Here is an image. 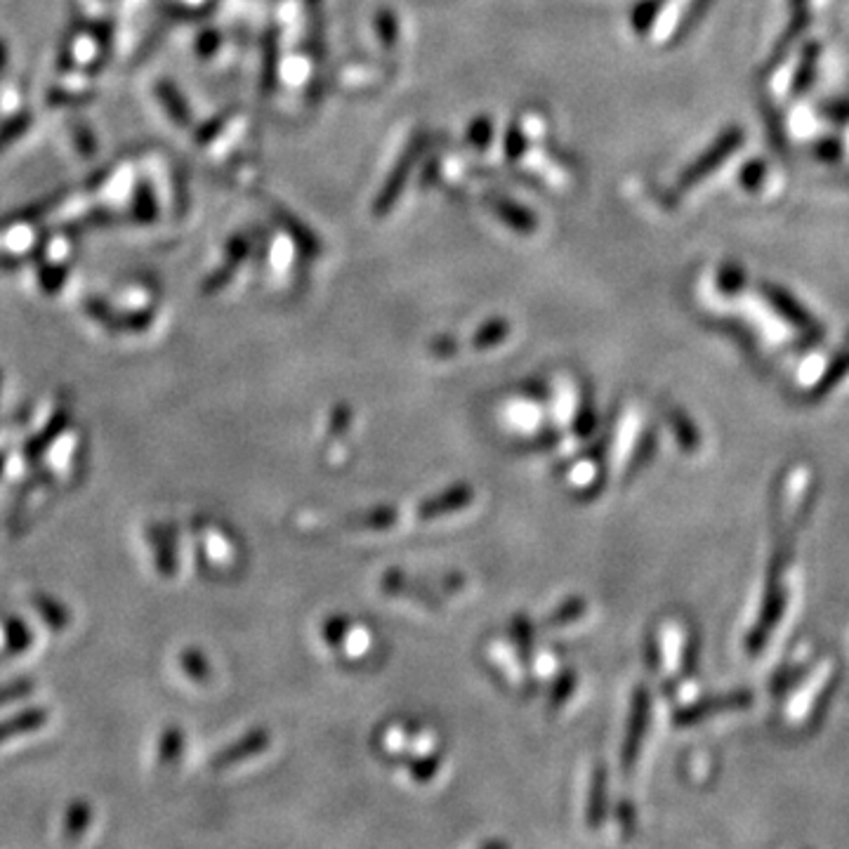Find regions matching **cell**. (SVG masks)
I'll list each match as a JSON object with an SVG mask.
<instances>
[{"label":"cell","mask_w":849,"mask_h":849,"mask_svg":"<svg viewBox=\"0 0 849 849\" xmlns=\"http://www.w3.org/2000/svg\"><path fill=\"white\" fill-rule=\"evenodd\" d=\"M647 724H649V691L644 687L635 689L633 696V708H631V720H627V732L621 745V767L623 770H633V764L640 755L644 734H647Z\"/></svg>","instance_id":"6da1fadb"},{"label":"cell","mask_w":849,"mask_h":849,"mask_svg":"<svg viewBox=\"0 0 849 849\" xmlns=\"http://www.w3.org/2000/svg\"><path fill=\"white\" fill-rule=\"evenodd\" d=\"M269 743H271V737H269L267 729H262V727L252 729V732H248L239 741H234L232 745H227V749L219 751L211 760V770H215V772L229 770V767H234V764H241L255 755H260L262 751L269 749Z\"/></svg>","instance_id":"7a4b0ae2"},{"label":"cell","mask_w":849,"mask_h":849,"mask_svg":"<svg viewBox=\"0 0 849 849\" xmlns=\"http://www.w3.org/2000/svg\"><path fill=\"white\" fill-rule=\"evenodd\" d=\"M472 501H474L472 486L455 484V486H449L444 494L422 501L418 505V509H416V515H418L420 522L441 519V517H449V515L461 513V509H465Z\"/></svg>","instance_id":"3957f363"},{"label":"cell","mask_w":849,"mask_h":849,"mask_svg":"<svg viewBox=\"0 0 849 849\" xmlns=\"http://www.w3.org/2000/svg\"><path fill=\"white\" fill-rule=\"evenodd\" d=\"M147 536L154 542V552H157V567L159 573L170 579V576L178 573V542H175V531H170L168 526L161 524H149L147 526Z\"/></svg>","instance_id":"277c9868"},{"label":"cell","mask_w":849,"mask_h":849,"mask_svg":"<svg viewBox=\"0 0 849 849\" xmlns=\"http://www.w3.org/2000/svg\"><path fill=\"white\" fill-rule=\"evenodd\" d=\"M47 718H50L47 708H41V706H33V708H26L22 712H17V716L0 722V743H6V741L17 739V737H22V734L39 732L41 727H45Z\"/></svg>","instance_id":"5b68a950"},{"label":"cell","mask_w":849,"mask_h":849,"mask_svg":"<svg viewBox=\"0 0 849 849\" xmlns=\"http://www.w3.org/2000/svg\"><path fill=\"white\" fill-rule=\"evenodd\" d=\"M606 764H598V767L592 770V778H590V800H588V826L592 830H598L604 819H606Z\"/></svg>","instance_id":"8992f818"},{"label":"cell","mask_w":849,"mask_h":849,"mask_svg":"<svg viewBox=\"0 0 849 849\" xmlns=\"http://www.w3.org/2000/svg\"><path fill=\"white\" fill-rule=\"evenodd\" d=\"M66 424H69V413H66L64 409L55 411V416L50 418V422L45 424V430L39 434L29 439L24 444V458L29 463H36L39 458L55 444V439L66 430Z\"/></svg>","instance_id":"52a82bcc"},{"label":"cell","mask_w":849,"mask_h":849,"mask_svg":"<svg viewBox=\"0 0 849 849\" xmlns=\"http://www.w3.org/2000/svg\"><path fill=\"white\" fill-rule=\"evenodd\" d=\"M399 522V513L395 507L383 505L373 507L368 513H356L345 519V526L352 531H387Z\"/></svg>","instance_id":"ba28073f"},{"label":"cell","mask_w":849,"mask_h":849,"mask_svg":"<svg viewBox=\"0 0 849 849\" xmlns=\"http://www.w3.org/2000/svg\"><path fill=\"white\" fill-rule=\"evenodd\" d=\"M380 590L385 594H393V598H416V600H422L428 602L430 606H437V598H432V594L428 590H422L420 585H416L409 576H406L404 571H397V569H389L387 573H383L380 579Z\"/></svg>","instance_id":"9c48e42d"},{"label":"cell","mask_w":849,"mask_h":849,"mask_svg":"<svg viewBox=\"0 0 849 849\" xmlns=\"http://www.w3.org/2000/svg\"><path fill=\"white\" fill-rule=\"evenodd\" d=\"M585 614H588V602L583 598H569L557 609H552V614H548L540 621V627L542 631H559V627H567L579 619H583Z\"/></svg>","instance_id":"30bf717a"},{"label":"cell","mask_w":849,"mask_h":849,"mask_svg":"<svg viewBox=\"0 0 849 849\" xmlns=\"http://www.w3.org/2000/svg\"><path fill=\"white\" fill-rule=\"evenodd\" d=\"M33 606H36V611L41 614V619L47 623L50 631L55 633H62L69 627V611H66L57 600L50 598V594H33Z\"/></svg>","instance_id":"8fae6325"},{"label":"cell","mask_w":849,"mask_h":849,"mask_svg":"<svg viewBox=\"0 0 849 849\" xmlns=\"http://www.w3.org/2000/svg\"><path fill=\"white\" fill-rule=\"evenodd\" d=\"M509 633H513V637L517 642V652H519V660L524 664V668L531 670V664H534V625H531V621L517 614L513 619V623H509Z\"/></svg>","instance_id":"7c38bea8"},{"label":"cell","mask_w":849,"mask_h":849,"mask_svg":"<svg viewBox=\"0 0 849 849\" xmlns=\"http://www.w3.org/2000/svg\"><path fill=\"white\" fill-rule=\"evenodd\" d=\"M90 805L76 800L66 809V819H64V838L66 840H78L83 836V830L90 824Z\"/></svg>","instance_id":"4fadbf2b"},{"label":"cell","mask_w":849,"mask_h":849,"mask_svg":"<svg viewBox=\"0 0 849 849\" xmlns=\"http://www.w3.org/2000/svg\"><path fill=\"white\" fill-rule=\"evenodd\" d=\"M182 749H184V734L180 727H165L163 729V737L159 741V760L161 764H175L182 755Z\"/></svg>","instance_id":"5bb4252c"},{"label":"cell","mask_w":849,"mask_h":849,"mask_svg":"<svg viewBox=\"0 0 849 849\" xmlns=\"http://www.w3.org/2000/svg\"><path fill=\"white\" fill-rule=\"evenodd\" d=\"M180 666H182V670H184L186 675H190V677L194 679V683H201V685H203V683H208L211 675H213L208 658L203 656L198 649H184V652L180 654Z\"/></svg>","instance_id":"9a60e30c"},{"label":"cell","mask_w":849,"mask_h":849,"mask_svg":"<svg viewBox=\"0 0 849 849\" xmlns=\"http://www.w3.org/2000/svg\"><path fill=\"white\" fill-rule=\"evenodd\" d=\"M573 689H576V670L567 668V670L559 673V677L555 679V685H552L550 696H548V710L555 712V710L562 708L571 699Z\"/></svg>","instance_id":"2e32d148"},{"label":"cell","mask_w":849,"mask_h":849,"mask_svg":"<svg viewBox=\"0 0 849 849\" xmlns=\"http://www.w3.org/2000/svg\"><path fill=\"white\" fill-rule=\"evenodd\" d=\"M6 642H8V649L12 654L26 652L33 642L29 625L22 619H8L6 621Z\"/></svg>","instance_id":"e0dca14e"},{"label":"cell","mask_w":849,"mask_h":849,"mask_svg":"<svg viewBox=\"0 0 849 849\" xmlns=\"http://www.w3.org/2000/svg\"><path fill=\"white\" fill-rule=\"evenodd\" d=\"M670 424H673V432H675L677 441H679V444H683L687 451H694L696 447H699V434H696L691 420H689L683 411L670 413Z\"/></svg>","instance_id":"ac0fdd59"},{"label":"cell","mask_w":849,"mask_h":849,"mask_svg":"<svg viewBox=\"0 0 849 849\" xmlns=\"http://www.w3.org/2000/svg\"><path fill=\"white\" fill-rule=\"evenodd\" d=\"M594 422H598V418H594L592 399H590V395H585V399H583L581 406H579V413H576V422H573L576 437L588 439V437L594 432Z\"/></svg>","instance_id":"d6986e66"},{"label":"cell","mask_w":849,"mask_h":849,"mask_svg":"<svg viewBox=\"0 0 849 849\" xmlns=\"http://www.w3.org/2000/svg\"><path fill=\"white\" fill-rule=\"evenodd\" d=\"M31 694H33V683H31V679H14V683L0 687V706L22 701V699H26V696H31Z\"/></svg>","instance_id":"ffe728a7"},{"label":"cell","mask_w":849,"mask_h":849,"mask_svg":"<svg viewBox=\"0 0 849 849\" xmlns=\"http://www.w3.org/2000/svg\"><path fill=\"white\" fill-rule=\"evenodd\" d=\"M350 631V619L347 616H331L324 623V640L331 644V647H340L343 644L345 635Z\"/></svg>","instance_id":"44dd1931"},{"label":"cell","mask_w":849,"mask_h":849,"mask_svg":"<svg viewBox=\"0 0 849 849\" xmlns=\"http://www.w3.org/2000/svg\"><path fill=\"white\" fill-rule=\"evenodd\" d=\"M350 422H352V409L347 404H337L331 413V420H329L331 437H343L350 428Z\"/></svg>","instance_id":"7402d4cb"},{"label":"cell","mask_w":849,"mask_h":849,"mask_svg":"<svg viewBox=\"0 0 849 849\" xmlns=\"http://www.w3.org/2000/svg\"><path fill=\"white\" fill-rule=\"evenodd\" d=\"M505 333H507V326L505 324H488L486 329H482L480 333H477V337H474V347H477V350H486V347H494V345H498L501 343V340L505 337Z\"/></svg>","instance_id":"603a6c76"},{"label":"cell","mask_w":849,"mask_h":849,"mask_svg":"<svg viewBox=\"0 0 849 849\" xmlns=\"http://www.w3.org/2000/svg\"><path fill=\"white\" fill-rule=\"evenodd\" d=\"M654 447H656V437L652 432H647V434L642 437L640 447L635 449V455L631 458V465H627V472H635L640 465L647 463L649 458H652V453H654Z\"/></svg>","instance_id":"cb8c5ba5"},{"label":"cell","mask_w":849,"mask_h":849,"mask_svg":"<svg viewBox=\"0 0 849 849\" xmlns=\"http://www.w3.org/2000/svg\"><path fill=\"white\" fill-rule=\"evenodd\" d=\"M439 764H441V757H439V755L422 757V760H418V762L413 764V767H411V776H413L416 781H420V784H424V781H430V778L437 774Z\"/></svg>","instance_id":"d4e9b609"},{"label":"cell","mask_w":849,"mask_h":849,"mask_svg":"<svg viewBox=\"0 0 849 849\" xmlns=\"http://www.w3.org/2000/svg\"><path fill=\"white\" fill-rule=\"evenodd\" d=\"M616 817H619V824L621 828L625 830V838L633 836V828H635V812H633V805L627 800H621L619 807H616Z\"/></svg>","instance_id":"484cf974"},{"label":"cell","mask_w":849,"mask_h":849,"mask_svg":"<svg viewBox=\"0 0 849 849\" xmlns=\"http://www.w3.org/2000/svg\"><path fill=\"white\" fill-rule=\"evenodd\" d=\"M463 576H458V573H453V576H447V579H444V588L449 590V592H453V590H461L463 588Z\"/></svg>","instance_id":"4316f807"},{"label":"cell","mask_w":849,"mask_h":849,"mask_svg":"<svg viewBox=\"0 0 849 849\" xmlns=\"http://www.w3.org/2000/svg\"><path fill=\"white\" fill-rule=\"evenodd\" d=\"M3 468H6V453H0V474H3Z\"/></svg>","instance_id":"83f0119b"},{"label":"cell","mask_w":849,"mask_h":849,"mask_svg":"<svg viewBox=\"0 0 849 849\" xmlns=\"http://www.w3.org/2000/svg\"><path fill=\"white\" fill-rule=\"evenodd\" d=\"M0 383H3V373H0Z\"/></svg>","instance_id":"f1b7e54d"}]
</instances>
